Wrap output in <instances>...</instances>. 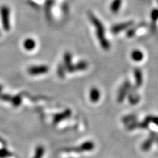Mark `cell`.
I'll return each mask as SVG.
<instances>
[{
    "label": "cell",
    "instance_id": "obj_1",
    "mask_svg": "<svg viewBox=\"0 0 158 158\" xmlns=\"http://www.w3.org/2000/svg\"><path fill=\"white\" fill-rule=\"evenodd\" d=\"M88 16L91 23L95 27L97 37H98L99 43H100L102 49H104L105 51H108L110 48V45L108 40L106 39V35H105V29L102 22L92 12H89Z\"/></svg>",
    "mask_w": 158,
    "mask_h": 158
},
{
    "label": "cell",
    "instance_id": "obj_2",
    "mask_svg": "<svg viewBox=\"0 0 158 158\" xmlns=\"http://www.w3.org/2000/svg\"><path fill=\"white\" fill-rule=\"evenodd\" d=\"M134 22L133 21H127V22L121 23L119 24H116L114 25L113 27H111V29H110V31H111L113 34H118V33L121 32V31L126 30V29L130 28L133 25Z\"/></svg>",
    "mask_w": 158,
    "mask_h": 158
},
{
    "label": "cell",
    "instance_id": "obj_3",
    "mask_svg": "<svg viewBox=\"0 0 158 158\" xmlns=\"http://www.w3.org/2000/svg\"><path fill=\"white\" fill-rule=\"evenodd\" d=\"M9 8L5 6L1 7V15L2 17L3 27L5 31H8L10 29V22H9Z\"/></svg>",
    "mask_w": 158,
    "mask_h": 158
},
{
    "label": "cell",
    "instance_id": "obj_4",
    "mask_svg": "<svg viewBox=\"0 0 158 158\" xmlns=\"http://www.w3.org/2000/svg\"><path fill=\"white\" fill-rule=\"evenodd\" d=\"M130 86H131V85H130V81H126L124 83L123 85L122 86L121 89L118 91V94L117 98V101L118 102H122L123 101L124 98L127 95L128 90H130Z\"/></svg>",
    "mask_w": 158,
    "mask_h": 158
},
{
    "label": "cell",
    "instance_id": "obj_5",
    "mask_svg": "<svg viewBox=\"0 0 158 158\" xmlns=\"http://www.w3.org/2000/svg\"><path fill=\"white\" fill-rule=\"evenodd\" d=\"M89 67V64L86 61H80L76 64L72 65L71 68L69 69L68 72L69 73H73L76 71H83L86 70Z\"/></svg>",
    "mask_w": 158,
    "mask_h": 158
},
{
    "label": "cell",
    "instance_id": "obj_6",
    "mask_svg": "<svg viewBox=\"0 0 158 158\" xmlns=\"http://www.w3.org/2000/svg\"><path fill=\"white\" fill-rule=\"evenodd\" d=\"M48 71V68L45 65L42 66H36V67H31L29 69V73L31 75H39L45 73Z\"/></svg>",
    "mask_w": 158,
    "mask_h": 158
},
{
    "label": "cell",
    "instance_id": "obj_7",
    "mask_svg": "<svg viewBox=\"0 0 158 158\" xmlns=\"http://www.w3.org/2000/svg\"><path fill=\"white\" fill-rule=\"evenodd\" d=\"M134 76L135 79V86L137 88L142 86L143 84V73L140 68H136L134 70Z\"/></svg>",
    "mask_w": 158,
    "mask_h": 158
},
{
    "label": "cell",
    "instance_id": "obj_8",
    "mask_svg": "<svg viewBox=\"0 0 158 158\" xmlns=\"http://www.w3.org/2000/svg\"><path fill=\"white\" fill-rule=\"evenodd\" d=\"M90 100L92 102H97L100 98V92L96 87H93L90 91Z\"/></svg>",
    "mask_w": 158,
    "mask_h": 158
},
{
    "label": "cell",
    "instance_id": "obj_9",
    "mask_svg": "<svg viewBox=\"0 0 158 158\" xmlns=\"http://www.w3.org/2000/svg\"><path fill=\"white\" fill-rule=\"evenodd\" d=\"M143 54L141 51L138 50H134L132 51L131 53V58L133 61H135L136 62H141L143 59Z\"/></svg>",
    "mask_w": 158,
    "mask_h": 158
},
{
    "label": "cell",
    "instance_id": "obj_10",
    "mask_svg": "<svg viewBox=\"0 0 158 158\" xmlns=\"http://www.w3.org/2000/svg\"><path fill=\"white\" fill-rule=\"evenodd\" d=\"M122 3V0H114V1L111 2V4H110V11H111L113 13H114V14L117 13L118 10H120V8H121Z\"/></svg>",
    "mask_w": 158,
    "mask_h": 158
},
{
    "label": "cell",
    "instance_id": "obj_11",
    "mask_svg": "<svg viewBox=\"0 0 158 158\" xmlns=\"http://www.w3.org/2000/svg\"><path fill=\"white\" fill-rule=\"evenodd\" d=\"M64 67L66 68L67 71H68L69 69L72 66V54L70 52L67 51L64 55Z\"/></svg>",
    "mask_w": 158,
    "mask_h": 158
},
{
    "label": "cell",
    "instance_id": "obj_12",
    "mask_svg": "<svg viewBox=\"0 0 158 158\" xmlns=\"http://www.w3.org/2000/svg\"><path fill=\"white\" fill-rule=\"evenodd\" d=\"M70 114H71V110H67L66 111L63 112V113H62V114H57V115L55 116V117H54V123L55 124L58 123V122L62 121V120L64 119V118H66L67 117H68Z\"/></svg>",
    "mask_w": 158,
    "mask_h": 158
},
{
    "label": "cell",
    "instance_id": "obj_13",
    "mask_svg": "<svg viewBox=\"0 0 158 158\" xmlns=\"http://www.w3.org/2000/svg\"><path fill=\"white\" fill-rule=\"evenodd\" d=\"M94 148V144L91 141L85 142L84 144L80 146L76 150H80V151H91Z\"/></svg>",
    "mask_w": 158,
    "mask_h": 158
},
{
    "label": "cell",
    "instance_id": "obj_14",
    "mask_svg": "<svg viewBox=\"0 0 158 158\" xmlns=\"http://www.w3.org/2000/svg\"><path fill=\"white\" fill-rule=\"evenodd\" d=\"M144 25H145V24H143V23H141V24L136 26V27H133V28H131L130 29H128L127 33H126V36H127V37H129V38H131V37H133L134 35H135L136 31H137L140 28H141L142 27H143Z\"/></svg>",
    "mask_w": 158,
    "mask_h": 158
},
{
    "label": "cell",
    "instance_id": "obj_15",
    "mask_svg": "<svg viewBox=\"0 0 158 158\" xmlns=\"http://www.w3.org/2000/svg\"><path fill=\"white\" fill-rule=\"evenodd\" d=\"M23 45H24V48L27 50H32L33 48H35L36 43H35V42L32 39H27L26 40Z\"/></svg>",
    "mask_w": 158,
    "mask_h": 158
},
{
    "label": "cell",
    "instance_id": "obj_16",
    "mask_svg": "<svg viewBox=\"0 0 158 158\" xmlns=\"http://www.w3.org/2000/svg\"><path fill=\"white\" fill-rule=\"evenodd\" d=\"M150 17H151V20L152 21V24L155 25V23L158 21V9L155 8L152 10L151 13H150Z\"/></svg>",
    "mask_w": 158,
    "mask_h": 158
},
{
    "label": "cell",
    "instance_id": "obj_17",
    "mask_svg": "<svg viewBox=\"0 0 158 158\" xmlns=\"http://www.w3.org/2000/svg\"><path fill=\"white\" fill-rule=\"evenodd\" d=\"M154 139H155V136H151L149 139L147 140V141H146L145 142H144L143 144V147H142V148H143V150H148L149 149V148L151 147V145L153 143V141H154Z\"/></svg>",
    "mask_w": 158,
    "mask_h": 158
},
{
    "label": "cell",
    "instance_id": "obj_18",
    "mask_svg": "<svg viewBox=\"0 0 158 158\" xmlns=\"http://www.w3.org/2000/svg\"><path fill=\"white\" fill-rule=\"evenodd\" d=\"M44 148L42 146H38L36 149V152H35V155L34 158H42L43 155H44Z\"/></svg>",
    "mask_w": 158,
    "mask_h": 158
},
{
    "label": "cell",
    "instance_id": "obj_19",
    "mask_svg": "<svg viewBox=\"0 0 158 158\" xmlns=\"http://www.w3.org/2000/svg\"><path fill=\"white\" fill-rule=\"evenodd\" d=\"M13 105L15 107H18V106H20V104L21 103V96L19 95H17V96H15V97H12V99H11V101H10Z\"/></svg>",
    "mask_w": 158,
    "mask_h": 158
},
{
    "label": "cell",
    "instance_id": "obj_20",
    "mask_svg": "<svg viewBox=\"0 0 158 158\" xmlns=\"http://www.w3.org/2000/svg\"><path fill=\"white\" fill-rule=\"evenodd\" d=\"M129 100L130 102H131L132 104H135L139 101V97L135 94H130L129 97Z\"/></svg>",
    "mask_w": 158,
    "mask_h": 158
},
{
    "label": "cell",
    "instance_id": "obj_21",
    "mask_svg": "<svg viewBox=\"0 0 158 158\" xmlns=\"http://www.w3.org/2000/svg\"><path fill=\"white\" fill-rule=\"evenodd\" d=\"M145 120L149 122V123L153 122L156 125H158V116H148L147 118H146Z\"/></svg>",
    "mask_w": 158,
    "mask_h": 158
},
{
    "label": "cell",
    "instance_id": "obj_22",
    "mask_svg": "<svg viewBox=\"0 0 158 158\" xmlns=\"http://www.w3.org/2000/svg\"><path fill=\"white\" fill-rule=\"evenodd\" d=\"M11 155V153L9 151H7V149H0V157L1 158H5Z\"/></svg>",
    "mask_w": 158,
    "mask_h": 158
},
{
    "label": "cell",
    "instance_id": "obj_23",
    "mask_svg": "<svg viewBox=\"0 0 158 158\" xmlns=\"http://www.w3.org/2000/svg\"><path fill=\"white\" fill-rule=\"evenodd\" d=\"M58 74L61 78H63L64 76V67L59 65L58 67Z\"/></svg>",
    "mask_w": 158,
    "mask_h": 158
},
{
    "label": "cell",
    "instance_id": "obj_24",
    "mask_svg": "<svg viewBox=\"0 0 158 158\" xmlns=\"http://www.w3.org/2000/svg\"><path fill=\"white\" fill-rule=\"evenodd\" d=\"M1 90H2V86H0V91H1Z\"/></svg>",
    "mask_w": 158,
    "mask_h": 158
},
{
    "label": "cell",
    "instance_id": "obj_25",
    "mask_svg": "<svg viewBox=\"0 0 158 158\" xmlns=\"http://www.w3.org/2000/svg\"><path fill=\"white\" fill-rule=\"evenodd\" d=\"M157 2H158V0H157Z\"/></svg>",
    "mask_w": 158,
    "mask_h": 158
},
{
    "label": "cell",
    "instance_id": "obj_26",
    "mask_svg": "<svg viewBox=\"0 0 158 158\" xmlns=\"http://www.w3.org/2000/svg\"><path fill=\"white\" fill-rule=\"evenodd\" d=\"M157 142H158V141H157Z\"/></svg>",
    "mask_w": 158,
    "mask_h": 158
}]
</instances>
